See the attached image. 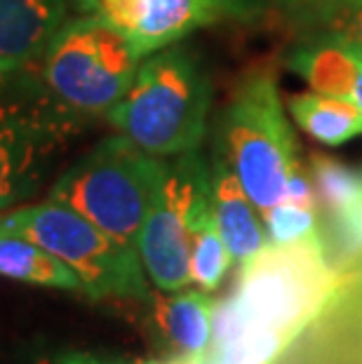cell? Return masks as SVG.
Wrapping results in <instances>:
<instances>
[{
    "mask_svg": "<svg viewBox=\"0 0 362 364\" xmlns=\"http://www.w3.org/2000/svg\"><path fill=\"white\" fill-rule=\"evenodd\" d=\"M75 10L113 26L144 59L198 28L247 19L254 0H73Z\"/></svg>",
    "mask_w": 362,
    "mask_h": 364,
    "instance_id": "obj_9",
    "label": "cell"
},
{
    "mask_svg": "<svg viewBox=\"0 0 362 364\" xmlns=\"http://www.w3.org/2000/svg\"><path fill=\"white\" fill-rule=\"evenodd\" d=\"M165 172L167 162L163 158L115 134L61 172L48 198L71 207L120 245L137 250Z\"/></svg>",
    "mask_w": 362,
    "mask_h": 364,
    "instance_id": "obj_2",
    "label": "cell"
},
{
    "mask_svg": "<svg viewBox=\"0 0 362 364\" xmlns=\"http://www.w3.org/2000/svg\"><path fill=\"white\" fill-rule=\"evenodd\" d=\"M66 21V0H0V59L36 61Z\"/></svg>",
    "mask_w": 362,
    "mask_h": 364,
    "instance_id": "obj_12",
    "label": "cell"
},
{
    "mask_svg": "<svg viewBox=\"0 0 362 364\" xmlns=\"http://www.w3.org/2000/svg\"><path fill=\"white\" fill-rule=\"evenodd\" d=\"M284 203H294L302 207H311V209H320L318 205V193H315L313 179L306 174V169L302 167V162L297 160V165L292 167L287 186H284Z\"/></svg>",
    "mask_w": 362,
    "mask_h": 364,
    "instance_id": "obj_20",
    "label": "cell"
},
{
    "mask_svg": "<svg viewBox=\"0 0 362 364\" xmlns=\"http://www.w3.org/2000/svg\"><path fill=\"white\" fill-rule=\"evenodd\" d=\"M210 106V73L196 54L172 45L142 61L125 97L104 118L142 151L176 158L200 149Z\"/></svg>",
    "mask_w": 362,
    "mask_h": 364,
    "instance_id": "obj_1",
    "label": "cell"
},
{
    "mask_svg": "<svg viewBox=\"0 0 362 364\" xmlns=\"http://www.w3.org/2000/svg\"><path fill=\"white\" fill-rule=\"evenodd\" d=\"M302 21L311 31L341 38L362 52V0H311L302 5Z\"/></svg>",
    "mask_w": 362,
    "mask_h": 364,
    "instance_id": "obj_17",
    "label": "cell"
},
{
    "mask_svg": "<svg viewBox=\"0 0 362 364\" xmlns=\"http://www.w3.org/2000/svg\"><path fill=\"white\" fill-rule=\"evenodd\" d=\"M0 275L17 282L48 287V289L82 294L78 275L64 261L19 235L0 233Z\"/></svg>",
    "mask_w": 362,
    "mask_h": 364,
    "instance_id": "obj_14",
    "label": "cell"
},
{
    "mask_svg": "<svg viewBox=\"0 0 362 364\" xmlns=\"http://www.w3.org/2000/svg\"><path fill=\"white\" fill-rule=\"evenodd\" d=\"M233 257L214 221V212L200 223L193 247H191V282H196L203 291H217L226 277Z\"/></svg>",
    "mask_w": 362,
    "mask_h": 364,
    "instance_id": "obj_16",
    "label": "cell"
},
{
    "mask_svg": "<svg viewBox=\"0 0 362 364\" xmlns=\"http://www.w3.org/2000/svg\"><path fill=\"white\" fill-rule=\"evenodd\" d=\"M287 3H297V5H306V3H311V0H287Z\"/></svg>",
    "mask_w": 362,
    "mask_h": 364,
    "instance_id": "obj_25",
    "label": "cell"
},
{
    "mask_svg": "<svg viewBox=\"0 0 362 364\" xmlns=\"http://www.w3.org/2000/svg\"><path fill=\"white\" fill-rule=\"evenodd\" d=\"M341 275L325 257L318 226L311 237L287 245L268 242L240 263V275L228 299L245 327L273 331L289 343L322 311Z\"/></svg>",
    "mask_w": 362,
    "mask_h": 364,
    "instance_id": "obj_3",
    "label": "cell"
},
{
    "mask_svg": "<svg viewBox=\"0 0 362 364\" xmlns=\"http://www.w3.org/2000/svg\"><path fill=\"white\" fill-rule=\"evenodd\" d=\"M142 364H196V362H186V360H149Z\"/></svg>",
    "mask_w": 362,
    "mask_h": 364,
    "instance_id": "obj_24",
    "label": "cell"
},
{
    "mask_svg": "<svg viewBox=\"0 0 362 364\" xmlns=\"http://www.w3.org/2000/svg\"><path fill=\"white\" fill-rule=\"evenodd\" d=\"M348 102L356 104L362 111V52L356 66V73H353V82H351V92H348Z\"/></svg>",
    "mask_w": 362,
    "mask_h": 364,
    "instance_id": "obj_23",
    "label": "cell"
},
{
    "mask_svg": "<svg viewBox=\"0 0 362 364\" xmlns=\"http://www.w3.org/2000/svg\"><path fill=\"white\" fill-rule=\"evenodd\" d=\"M311 179L318 193L320 214H332L344 207L362 188V172L348 167L346 162L313 153L311 156Z\"/></svg>",
    "mask_w": 362,
    "mask_h": 364,
    "instance_id": "obj_18",
    "label": "cell"
},
{
    "mask_svg": "<svg viewBox=\"0 0 362 364\" xmlns=\"http://www.w3.org/2000/svg\"><path fill=\"white\" fill-rule=\"evenodd\" d=\"M287 108L297 125L322 146H341L362 136V111L348 99L311 90L289 97Z\"/></svg>",
    "mask_w": 362,
    "mask_h": 364,
    "instance_id": "obj_13",
    "label": "cell"
},
{
    "mask_svg": "<svg viewBox=\"0 0 362 364\" xmlns=\"http://www.w3.org/2000/svg\"><path fill=\"white\" fill-rule=\"evenodd\" d=\"M31 61H17V59H0V87L12 82L17 75L24 71Z\"/></svg>",
    "mask_w": 362,
    "mask_h": 364,
    "instance_id": "obj_22",
    "label": "cell"
},
{
    "mask_svg": "<svg viewBox=\"0 0 362 364\" xmlns=\"http://www.w3.org/2000/svg\"><path fill=\"white\" fill-rule=\"evenodd\" d=\"M210 214L212 169L200 149L181 153L167 165L137 245L146 277L156 289H186L193 235Z\"/></svg>",
    "mask_w": 362,
    "mask_h": 364,
    "instance_id": "obj_8",
    "label": "cell"
},
{
    "mask_svg": "<svg viewBox=\"0 0 362 364\" xmlns=\"http://www.w3.org/2000/svg\"><path fill=\"white\" fill-rule=\"evenodd\" d=\"M55 364H132L118 358H104V355L97 353H80V350H68L61 353L55 360Z\"/></svg>",
    "mask_w": 362,
    "mask_h": 364,
    "instance_id": "obj_21",
    "label": "cell"
},
{
    "mask_svg": "<svg viewBox=\"0 0 362 364\" xmlns=\"http://www.w3.org/2000/svg\"><path fill=\"white\" fill-rule=\"evenodd\" d=\"M151 324L167 360L200 362L212 350V320L217 301L203 289L151 291Z\"/></svg>",
    "mask_w": 362,
    "mask_h": 364,
    "instance_id": "obj_10",
    "label": "cell"
},
{
    "mask_svg": "<svg viewBox=\"0 0 362 364\" xmlns=\"http://www.w3.org/2000/svg\"><path fill=\"white\" fill-rule=\"evenodd\" d=\"M212 212L230 257L238 263L250 261L268 245V235L247 193L243 191L233 169L219 153L212 160Z\"/></svg>",
    "mask_w": 362,
    "mask_h": 364,
    "instance_id": "obj_11",
    "label": "cell"
},
{
    "mask_svg": "<svg viewBox=\"0 0 362 364\" xmlns=\"http://www.w3.org/2000/svg\"><path fill=\"white\" fill-rule=\"evenodd\" d=\"M0 233L26 237L55 254L78 275L82 294L92 301L115 299L149 304L151 289L139 252L120 245L57 200L48 198L41 205L12 209L0 216Z\"/></svg>",
    "mask_w": 362,
    "mask_h": 364,
    "instance_id": "obj_5",
    "label": "cell"
},
{
    "mask_svg": "<svg viewBox=\"0 0 362 364\" xmlns=\"http://www.w3.org/2000/svg\"><path fill=\"white\" fill-rule=\"evenodd\" d=\"M320 240L325 257L344 273L362 259V188L332 214H320Z\"/></svg>",
    "mask_w": 362,
    "mask_h": 364,
    "instance_id": "obj_15",
    "label": "cell"
},
{
    "mask_svg": "<svg viewBox=\"0 0 362 364\" xmlns=\"http://www.w3.org/2000/svg\"><path fill=\"white\" fill-rule=\"evenodd\" d=\"M214 153L233 169L261 216L282 200L297 165V139L271 71H254L235 87L223 108Z\"/></svg>",
    "mask_w": 362,
    "mask_h": 364,
    "instance_id": "obj_4",
    "label": "cell"
},
{
    "mask_svg": "<svg viewBox=\"0 0 362 364\" xmlns=\"http://www.w3.org/2000/svg\"><path fill=\"white\" fill-rule=\"evenodd\" d=\"M266 221V235L271 245H287L297 240H306L318 233L320 226V209L302 207L294 203H284L271 207L264 214Z\"/></svg>",
    "mask_w": 362,
    "mask_h": 364,
    "instance_id": "obj_19",
    "label": "cell"
},
{
    "mask_svg": "<svg viewBox=\"0 0 362 364\" xmlns=\"http://www.w3.org/2000/svg\"><path fill=\"white\" fill-rule=\"evenodd\" d=\"M78 125V115L45 90L36 61L0 87V209L41 191Z\"/></svg>",
    "mask_w": 362,
    "mask_h": 364,
    "instance_id": "obj_7",
    "label": "cell"
},
{
    "mask_svg": "<svg viewBox=\"0 0 362 364\" xmlns=\"http://www.w3.org/2000/svg\"><path fill=\"white\" fill-rule=\"evenodd\" d=\"M142 57L122 33L97 17L66 19L36 59L38 78L78 118L106 115L125 97Z\"/></svg>",
    "mask_w": 362,
    "mask_h": 364,
    "instance_id": "obj_6",
    "label": "cell"
}]
</instances>
